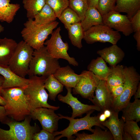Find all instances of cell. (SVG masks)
Wrapping results in <instances>:
<instances>
[{"mask_svg":"<svg viewBox=\"0 0 140 140\" xmlns=\"http://www.w3.org/2000/svg\"><path fill=\"white\" fill-rule=\"evenodd\" d=\"M24 89L18 87L0 89V94L6 103L4 106L6 115L17 121L24 120L32 111Z\"/></svg>","mask_w":140,"mask_h":140,"instance_id":"cell-1","label":"cell"},{"mask_svg":"<svg viewBox=\"0 0 140 140\" xmlns=\"http://www.w3.org/2000/svg\"><path fill=\"white\" fill-rule=\"evenodd\" d=\"M59 22L54 21L48 24L38 25L33 19H28L24 24L21 32L23 40L34 50L39 49L44 46L45 40L57 27Z\"/></svg>","mask_w":140,"mask_h":140,"instance_id":"cell-2","label":"cell"},{"mask_svg":"<svg viewBox=\"0 0 140 140\" xmlns=\"http://www.w3.org/2000/svg\"><path fill=\"white\" fill-rule=\"evenodd\" d=\"M58 59L52 57L48 52L46 46L34 50L30 63L27 75H37L47 78L53 74L60 67Z\"/></svg>","mask_w":140,"mask_h":140,"instance_id":"cell-3","label":"cell"},{"mask_svg":"<svg viewBox=\"0 0 140 140\" xmlns=\"http://www.w3.org/2000/svg\"><path fill=\"white\" fill-rule=\"evenodd\" d=\"M31 118L26 117L22 122L9 118L5 124L10 129L6 130L0 128V140H32L34 134L40 131L38 125L36 123L34 126L30 124Z\"/></svg>","mask_w":140,"mask_h":140,"instance_id":"cell-4","label":"cell"},{"mask_svg":"<svg viewBox=\"0 0 140 140\" xmlns=\"http://www.w3.org/2000/svg\"><path fill=\"white\" fill-rule=\"evenodd\" d=\"M94 110H92L88 111L85 116L78 119H75L71 117L64 116L60 114H58L62 118L68 120L69 123L68 126L64 130L60 131H57L54 132L55 136L60 135L55 137L54 140H58L65 137H67V140H73L74 138L73 135L82 130H87L93 133L94 129H93L92 128L94 126H98L106 130L102 122L99 121V115L96 116H90L91 114Z\"/></svg>","mask_w":140,"mask_h":140,"instance_id":"cell-5","label":"cell"},{"mask_svg":"<svg viewBox=\"0 0 140 140\" xmlns=\"http://www.w3.org/2000/svg\"><path fill=\"white\" fill-rule=\"evenodd\" d=\"M46 78L37 75L29 76V83L24 88V92L29 98L32 111L36 108L41 107L55 110L60 108L59 106L51 105L47 102L48 95L44 87Z\"/></svg>","mask_w":140,"mask_h":140,"instance_id":"cell-6","label":"cell"},{"mask_svg":"<svg viewBox=\"0 0 140 140\" xmlns=\"http://www.w3.org/2000/svg\"><path fill=\"white\" fill-rule=\"evenodd\" d=\"M125 81L122 94L114 99L111 110L119 113L128 103L137 89L139 83L140 76L133 66L124 68Z\"/></svg>","mask_w":140,"mask_h":140,"instance_id":"cell-7","label":"cell"},{"mask_svg":"<svg viewBox=\"0 0 140 140\" xmlns=\"http://www.w3.org/2000/svg\"><path fill=\"white\" fill-rule=\"evenodd\" d=\"M33 50L24 40L17 43L8 65L16 75L24 78L27 75Z\"/></svg>","mask_w":140,"mask_h":140,"instance_id":"cell-8","label":"cell"},{"mask_svg":"<svg viewBox=\"0 0 140 140\" xmlns=\"http://www.w3.org/2000/svg\"><path fill=\"white\" fill-rule=\"evenodd\" d=\"M60 27L57 28L53 32L49 39L44 44L47 51L53 58L58 59H63L66 60L70 64L74 66H78V62L74 58L70 57L67 53L69 45L67 42L62 40L60 34Z\"/></svg>","mask_w":140,"mask_h":140,"instance_id":"cell-9","label":"cell"},{"mask_svg":"<svg viewBox=\"0 0 140 140\" xmlns=\"http://www.w3.org/2000/svg\"><path fill=\"white\" fill-rule=\"evenodd\" d=\"M121 37L118 32L103 25L93 26L85 31L83 39L89 44L100 42H109L112 44H115Z\"/></svg>","mask_w":140,"mask_h":140,"instance_id":"cell-10","label":"cell"},{"mask_svg":"<svg viewBox=\"0 0 140 140\" xmlns=\"http://www.w3.org/2000/svg\"><path fill=\"white\" fill-rule=\"evenodd\" d=\"M73 92L75 94H79L83 98L90 101L94 96L95 89L101 80L92 72L83 71Z\"/></svg>","mask_w":140,"mask_h":140,"instance_id":"cell-11","label":"cell"},{"mask_svg":"<svg viewBox=\"0 0 140 140\" xmlns=\"http://www.w3.org/2000/svg\"><path fill=\"white\" fill-rule=\"evenodd\" d=\"M54 110L43 107L37 108L31 113L30 116L34 120H38L42 128L51 132L57 131L61 116L54 112Z\"/></svg>","mask_w":140,"mask_h":140,"instance_id":"cell-12","label":"cell"},{"mask_svg":"<svg viewBox=\"0 0 140 140\" xmlns=\"http://www.w3.org/2000/svg\"><path fill=\"white\" fill-rule=\"evenodd\" d=\"M102 16L103 25L121 32L126 36L134 32L130 20L127 15L113 10Z\"/></svg>","mask_w":140,"mask_h":140,"instance_id":"cell-13","label":"cell"},{"mask_svg":"<svg viewBox=\"0 0 140 140\" xmlns=\"http://www.w3.org/2000/svg\"><path fill=\"white\" fill-rule=\"evenodd\" d=\"M67 93L65 96L59 94L58 100L61 102L69 105L72 108V113L71 117L74 118L81 116L83 114L92 110L101 111L100 108L95 105H89L81 103L76 97L73 96L72 93V88L65 87Z\"/></svg>","mask_w":140,"mask_h":140,"instance_id":"cell-14","label":"cell"},{"mask_svg":"<svg viewBox=\"0 0 140 140\" xmlns=\"http://www.w3.org/2000/svg\"><path fill=\"white\" fill-rule=\"evenodd\" d=\"M94 95L90 100L101 109V113L105 109L111 110L114 98L111 94L106 81L100 80L95 89Z\"/></svg>","mask_w":140,"mask_h":140,"instance_id":"cell-15","label":"cell"},{"mask_svg":"<svg viewBox=\"0 0 140 140\" xmlns=\"http://www.w3.org/2000/svg\"><path fill=\"white\" fill-rule=\"evenodd\" d=\"M0 74L4 79L1 88L17 87L24 88L29 83V79L22 78L16 75L11 69L8 65L0 64Z\"/></svg>","mask_w":140,"mask_h":140,"instance_id":"cell-16","label":"cell"},{"mask_svg":"<svg viewBox=\"0 0 140 140\" xmlns=\"http://www.w3.org/2000/svg\"><path fill=\"white\" fill-rule=\"evenodd\" d=\"M97 53L111 67L117 65L125 56L124 52L116 44L99 50Z\"/></svg>","mask_w":140,"mask_h":140,"instance_id":"cell-17","label":"cell"},{"mask_svg":"<svg viewBox=\"0 0 140 140\" xmlns=\"http://www.w3.org/2000/svg\"><path fill=\"white\" fill-rule=\"evenodd\" d=\"M53 75L65 87L71 88L75 87L80 76L75 73L68 65L60 67Z\"/></svg>","mask_w":140,"mask_h":140,"instance_id":"cell-18","label":"cell"},{"mask_svg":"<svg viewBox=\"0 0 140 140\" xmlns=\"http://www.w3.org/2000/svg\"><path fill=\"white\" fill-rule=\"evenodd\" d=\"M112 113L109 119L102 122L103 125L107 127L111 133L114 140H122L123 125L124 122L122 119L120 120L118 112L111 110Z\"/></svg>","mask_w":140,"mask_h":140,"instance_id":"cell-19","label":"cell"},{"mask_svg":"<svg viewBox=\"0 0 140 140\" xmlns=\"http://www.w3.org/2000/svg\"><path fill=\"white\" fill-rule=\"evenodd\" d=\"M10 2V0H0V21L1 22L11 23L20 8L19 4Z\"/></svg>","mask_w":140,"mask_h":140,"instance_id":"cell-20","label":"cell"},{"mask_svg":"<svg viewBox=\"0 0 140 140\" xmlns=\"http://www.w3.org/2000/svg\"><path fill=\"white\" fill-rule=\"evenodd\" d=\"M17 43L13 39L0 38V64L8 65Z\"/></svg>","mask_w":140,"mask_h":140,"instance_id":"cell-21","label":"cell"},{"mask_svg":"<svg viewBox=\"0 0 140 140\" xmlns=\"http://www.w3.org/2000/svg\"><path fill=\"white\" fill-rule=\"evenodd\" d=\"M87 69L101 80L106 81L111 71L110 67L108 66L105 61L101 57L92 59L88 66Z\"/></svg>","mask_w":140,"mask_h":140,"instance_id":"cell-22","label":"cell"},{"mask_svg":"<svg viewBox=\"0 0 140 140\" xmlns=\"http://www.w3.org/2000/svg\"><path fill=\"white\" fill-rule=\"evenodd\" d=\"M81 24L85 31L93 26L103 25L102 16L97 9L89 7Z\"/></svg>","mask_w":140,"mask_h":140,"instance_id":"cell-23","label":"cell"},{"mask_svg":"<svg viewBox=\"0 0 140 140\" xmlns=\"http://www.w3.org/2000/svg\"><path fill=\"white\" fill-rule=\"evenodd\" d=\"M139 10L140 0H117L114 10L126 13L130 19Z\"/></svg>","mask_w":140,"mask_h":140,"instance_id":"cell-24","label":"cell"},{"mask_svg":"<svg viewBox=\"0 0 140 140\" xmlns=\"http://www.w3.org/2000/svg\"><path fill=\"white\" fill-rule=\"evenodd\" d=\"M122 118L125 122L133 120L137 122L140 121V100L135 99L132 102H129L122 110Z\"/></svg>","mask_w":140,"mask_h":140,"instance_id":"cell-25","label":"cell"},{"mask_svg":"<svg viewBox=\"0 0 140 140\" xmlns=\"http://www.w3.org/2000/svg\"><path fill=\"white\" fill-rule=\"evenodd\" d=\"M67 29L72 44L79 49L81 48L82 40L84 37L85 31L80 22L69 25Z\"/></svg>","mask_w":140,"mask_h":140,"instance_id":"cell-26","label":"cell"},{"mask_svg":"<svg viewBox=\"0 0 140 140\" xmlns=\"http://www.w3.org/2000/svg\"><path fill=\"white\" fill-rule=\"evenodd\" d=\"M93 134H89L83 132L78 133L74 135L76 136L75 140H113L114 138L110 131L103 130L99 128L96 127Z\"/></svg>","mask_w":140,"mask_h":140,"instance_id":"cell-27","label":"cell"},{"mask_svg":"<svg viewBox=\"0 0 140 140\" xmlns=\"http://www.w3.org/2000/svg\"><path fill=\"white\" fill-rule=\"evenodd\" d=\"M64 86L53 74L50 75L45 79L44 87L48 91V96L51 100L55 101L57 95L63 91Z\"/></svg>","mask_w":140,"mask_h":140,"instance_id":"cell-28","label":"cell"},{"mask_svg":"<svg viewBox=\"0 0 140 140\" xmlns=\"http://www.w3.org/2000/svg\"><path fill=\"white\" fill-rule=\"evenodd\" d=\"M57 18L52 9L46 4L41 10L35 15L34 21L37 24L45 25L55 21Z\"/></svg>","mask_w":140,"mask_h":140,"instance_id":"cell-29","label":"cell"},{"mask_svg":"<svg viewBox=\"0 0 140 140\" xmlns=\"http://www.w3.org/2000/svg\"><path fill=\"white\" fill-rule=\"evenodd\" d=\"M124 67L120 65L111 67L110 72L106 80L108 86H116L124 84L125 81Z\"/></svg>","mask_w":140,"mask_h":140,"instance_id":"cell-30","label":"cell"},{"mask_svg":"<svg viewBox=\"0 0 140 140\" xmlns=\"http://www.w3.org/2000/svg\"><path fill=\"white\" fill-rule=\"evenodd\" d=\"M23 6L28 19H34L35 15L46 4L45 0H23Z\"/></svg>","mask_w":140,"mask_h":140,"instance_id":"cell-31","label":"cell"},{"mask_svg":"<svg viewBox=\"0 0 140 140\" xmlns=\"http://www.w3.org/2000/svg\"><path fill=\"white\" fill-rule=\"evenodd\" d=\"M58 18L66 29L69 25L81 21L78 15L69 7L64 10Z\"/></svg>","mask_w":140,"mask_h":140,"instance_id":"cell-32","label":"cell"},{"mask_svg":"<svg viewBox=\"0 0 140 140\" xmlns=\"http://www.w3.org/2000/svg\"><path fill=\"white\" fill-rule=\"evenodd\" d=\"M68 0V7L76 13L81 22L83 19L85 13L89 8L87 0Z\"/></svg>","mask_w":140,"mask_h":140,"instance_id":"cell-33","label":"cell"},{"mask_svg":"<svg viewBox=\"0 0 140 140\" xmlns=\"http://www.w3.org/2000/svg\"><path fill=\"white\" fill-rule=\"evenodd\" d=\"M45 2L52 9L58 18L64 10L69 6L68 0H45Z\"/></svg>","mask_w":140,"mask_h":140,"instance_id":"cell-34","label":"cell"},{"mask_svg":"<svg viewBox=\"0 0 140 140\" xmlns=\"http://www.w3.org/2000/svg\"><path fill=\"white\" fill-rule=\"evenodd\" d=\"M123 130L131 135L133 140H140V129L136 121L131 120L125 122Z\"/></svg>","mask_w":140,"mask_h":140,"instance_id":"cell-35","label":"cell"},{"mask_svg":"<svg viewBox=\"0 0 140 140\" xmlns=\"http://www.w3.org/2000/svg\"><path fill=\"white\" fill-rule=\"evenodd\" d=\"M117 0H99L96 9L102 15L114 10Z\"/></svg>","mask_w":140,"mask_h":140,"instance_id":"cell-36","label":"cell"},{"mask_svg":"<svg viewBox=\"0 0 140 140\" xmlns=\"http://www.w3.org/2000/svg\"><path fill=\"white\" fill-rule=\"evenodd\" d=\"M55 136L54 132L51 133L43 129L34 134L32 140H54Z\"/></svg>","mask_w":140,"mask_h":140,"instance_id":"cell-37","label":"cell"},{"mask_svg":"<svg viewBox=\"0 0 140 140\" xmlns=\"http://www.w3.org/2000/svg\"><path fill=\"white\" fill-rule=\"evenodd\" d=\"M130 20L134 32L140 30V10Z\"/></svg>","mask_w":140,"mask_h":140,"instance_id":"cell-38","label":"cell"},{"mask_svg":"<svg viewBox=\"0 0 140 140\" xmlns=\"http://www.w3.org/2000/svg\"><path fill=\"white\" fill-rule=\"evenodd\" d=\"M108 85V89L114 99L120 96L123 90L124 84L114 86Z\"/></svg>","mask_w":140,"mask_h":140,"instance_id":"cell-39","label":"cell"},{"mask_svg":"<svg viewBox=\"0 0 140 140\" xmlns=\"http://www.w3.org/2000/svg\"><path fill=\"white\" fill-rule=\"evenodd\" d=\"M9 118L6 115L4 106H0V122L5 124Z\"/></svg>","mask_w":140,"mask_h":140,"instance_id":"cell-40","label":"cell"},{"mask_svg":"<svg viewBox=\"0 0 140 140\" xmlns=\"http://www.w3.org/2000/svg\"><path fill=\"white\" fill-rule=\"evenodd\" d=\"M134 37L137 42V48L138 51H140V30L134 32Z\"/></svg>","mask_w":140,"mask_h":140,"instance_id":"cell-41","label":"cell"},{"mask_svg":"<svg viewBox=\"0 0 140 140\" xmlns=\"http://www.w3.org/2000/svg\"><path fill=\"white\" fill-rule=\"evenodd\" d=\"M99 0H87L89 7L97 8Z\"/></svg>","mask_w":140,"mask_h":140,"instance_id":"cell-42","label":"cell"},{"mask_svg":"<svg viewBox=\"0 0 140 140\" xmlns=\"http://www.w3.org/2000/svg\"><path fill=\"white\" fill-rule=\"evenodd\" d=\"M122 135V140H133L131 135L127 132L123 130Z\"/></svg>","mask_w":140,"mask_h":140,"instance_id":"cell-43","label":"cell"},{"mask_svg":"<svg viewBox=\"0 0 140 140\" xmlns=\"http://www.w3.org/2000/svg\"><path fill=\"white\" fill-rule=\"evenodd\" d=\"M135 99H138L140 98V84L139 83L136 91L134 95Z\"/></svg>","mask_w":140,"mask_h":140,"instance_id":"cell-44","label":"cell"},{"mask_svg":"<svg viewBox=\"0 0 140 140\" xmlns=\"http://www.w3.org/2000/svg\"><path fill=\"white\" fill-rule=\"evenodd\" d=\"M99 115V121L102 122L105 121L107 118L105 115L103 113H100Z\"/></svg>","mask_w":140,"mask_h":140,"instance_id":"cell-45","label":"cell"},{"mask_svg":"<svg viewBox=\"0 0 140 140\" xmlns=\"http://www.w3.org/2000/svg\"><path fill=\"white\" fill-rule=\"evenodd\" d=\"M107 118H109L111 115L112 111L111 110L106 109L103 112Z\"/></svg>","mask_w":140,"mask_h":140,"instance_id":"cell-46","label":"cell"},{"mask_svg":"<svg viewBox=\"0 0 140 140\" xmlns=\"http://www.w3.org/2000/svg\"><path fill=\"white\" fill-rule=\"evenodd\" d=\"M6 104L5 102L0 94V105L4 106Z\"/></svg>","mask_w":140,"mask_h":140,"instance_id":"cell-47","label":"cell"},{"mask_svg":"<svg viewBox=\"0 0 140 140\" xmlns=\"http://www.w3.org/2000/svg\"><path fill=\"white\" fill-rule=\"evenodd\" d=\"M4 80V77L0 75V89L1 88Z\"/></svg>","mask_w":140,"mask_h":140,"instance_id":"cell-48","label":"cell"},{"mask_svg":"<svg viewBox=\"0 0 140 140\" xmlns=\"http://www.w3.org/2000/svg\"><path fill=\"white\" fill-rule=\"evenodd\" d=\"M4 30V27L1 24H0V33L3 31Z\"/></svg>","mask_w":140,"mask_h":140,"instance_id":"cell-49","label":"cell"}]
</instances>
